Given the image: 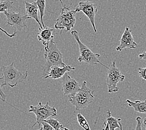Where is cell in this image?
Here are the masks:
<instances>
[{
    "instance_id": "6da1fadb",
    "label": "cell",
    "mask_w": 146,
    "mask_h": 130,
    "mask_svg": "<svg viewBox=\"0 0 146 130\" xmlns=\"http://www.w3.org/2000/svg\"><path fill=\"white\" fill-rule=\"evenodd\" d=\"M44 58L46 62L42 66V78H45L48 75L50 69L53 66H62L64 67L66 65L63 62V55L57 47L54 39L49 43L47 47H44Z\"/></svg>"
},
{
    "instance_id": "7a4b0ae2",
    "label": "cell",
    "mask_w": 146,
    "mask_h": 130,
    "mask_svg": "<svg viewBox=\"0 0 146 130\" xmlns=\"http://www.w3.org/2000/svg\"><path fill=\"white\" fill-rule=\"evenodd\" d=\"M94 91L87 86L86 81H83L80 89L71 96H69V101L75 106L76 110H81L88 107L94 99Z\"/></svg>"
},
{
    "instance_id": "3957f363",
    "label": "cell",
    "mask_w": 146,
    "mask_h": 130,
    "mask_svg": "<svg viewBox=\"0 0 146 130\" xmlns=\"http://www.w3.org/2000/svg\"><path fill=\"white\" fill-rule=\"evenodd\" d=\"M0 71L4 78L5 85L11 88L17 86L19 83L24 82L28 76V71L23 73L19 69H16L14 66V62L10 65L1 66Z\"/></svg>"
},
{
    "instance_id": "277c9868",
    "label": "cell",
    "mask_w": 146,
    "mask_h": 130,
    "mask_svg": "<svg viewBox=\"0 0 146 130\" xmlns=\"http://www.w3.org/2000/svg\"><path fill=\"white\" fill-rule=\"evenodd\" d=\"M71 35L76 40L78 43V45L79 48V53H80V55H79L78 58L79 62H84L85 63L89 65H94L100 64L102 66H104L105 68L109 69L108 66L104 65L103 63H101L99 60V58L100 57V55L97 54V53H94L92 52L91 50L89 49L87 46L85 45L81 42L79 36V33L74 30V31H71Z\"/></svg>"
},
{
    "instance_id": "5b68a950",
    "label": "cell",
    "mask_w": 146,
    "mask_h": 130,
    "mask_svg": "<svg viewBox=\"0 0 146 130\" xmlns=\"http://www.w3.org/2000/svg\"><path fill=\"white\" fill-rule=\"evenodd\" d=\"M76 13L74 9H71L64 5L61 9L60 15L56 19L54 25L55 29L60 30L61 34L64 29L66 32L70 31L76 24Z\"/></svg>"
},
{
    "instance_id": "8992f818",
    "label": "cell",
    "mask_w": 146,
    "mask_h": 130,
    "mask_svg": "<svg viewBox=\"0 0 146 130\" xmlns=\"http://www.w3.org/2000/svg\"><path fill=\"white\" fill-rule=\"evenodd\" d=\"M29 113H35L36 118V122L32 126V128L34 127L36 125L39 126L41 125L44 120L48 119L52 116H57V110L54 106H50L49 105V103L47 102L46 105L42 104L41 102H39L38 105L30 106L29 108Z\"/></svg>"
},
{
    "instance_id": "52a82bcc",
    "label": "cell",
    "mask_w": 146,
    "mask_h": 130,
    "mask_svg": "<svg viewBox=\"0 0 146 130\" xmlns=\"http://www.w3.org/2000/svg\"><path fill=\"white\" fill-rule=\"evenodd\" d=\"M125 76L122 74L115 65V61L112 62V64L109 68L106 75V83L108 85V93H115L119 91L117 87L118 83L123 81Z\"/></svg>"
},
{
    "instance_id": "ba28073f",
    "label": "cell",
    "mask_w": 146,
    "mask_h": 130,
    "mask_svg": "<svg viewBox=\"0 0 146 130\" xmlns=\"http://www.w3.org/2000/svg\"><path fill=\"white\" fill-rule=\"evenodd\" d=\"M74 10L76 13L79 11L83 12L84 14L89 18L94 32H97L95 25V16L98 13L97 5L88 1H80L78 5L75 8Z\"/></svg>"
},
{
    "instance_id": "9c48e42d",
    "label": "cell",
    "mask_w": 146,
    "mask_h": 130,
    "mask_svg": "<svg viewBox=\"0 0 146 130\" xmlns=\"http://www.w3.org/2000/svg\"><path fill=\"white\" fill-rule=\"evenodd\" d=\"M4 13L7 18L6 24L13 27L15 32L21 31L23 28L27 27L26 21L28 18L26 17V15L12 11H6Z\"/></svg>"
},
{
    "instance_id": "30bf717a",
    "label": "cell",
    "mask_w": 146,
    "mask_h": 130,
    "mask_svg": "<svg viewBox=\"0 0 146 130\" xmlns=\"http://www.w3.org/2000/svg\"><path fill=\"white\" fill-rule=\"evenodd\" d=\"M81 87L79 83L66 73L62 78V90L64 95L71 96L77 93Z\"/></svg>"
},
{
    "instance_id": "8fae6325",
    "label": "cell",
    "mask_w": 146,
    "mask_h": 130,
    "mask_svg": "<svg viewBox=\"0 0 146 130\" xmlns=\"http://www.w3.org/2000/svg\"><path fill=\"white\" fill-rule=\"evenodd\" d=\"M138 45L134 41L131 30L129 27H125L124 32L120 39V44L116 48L118 51H122L125 49H135Z\"/></svg>"
},
{
    "instance_id": "7c38bea8",
    "label": "cell",
    "mask_w": 146,
    "mask_h": 130,
    "mask_svg": "<svg viewBox=\"0 0 146 130\" xmlns=\"http://www.w3.org/2000/svg\"><path fill=\"white\" fill-rule=\"evenodd\" d=\"M75 68L72 67L71 66L66 65L64 67L61 66H53L49 71L48 75L44 78H52L54 79H58L61 78H62L66 73L68 71H74Z\"/></svg>"
},
{
    "instance_id": "4fadbf2b",
    "label": "cell",
    "mask_w": 146,
    "mask_h": 130,
    "mask_svg": "<svg viewBox=\"0 0 146 130\" xmlns=\"http://www.w3.org/2000/svg\"><path fill=\"white\" fill-rule=\"evenodd\" d=\"M54 31V29L49 28L46 26L42 29L39 28V31L38 33V41L41 42L44 47H47L49 43L54 39V36L53 35Z\"/></svg>"
},
{
    "instance_id": "5bb4252c",
    "label": "cell",
    "mask_w": 146,
    "mask_h": 130,
    "mask_svg": "<svg viewBox=\"0 0 146 130\" xmlns=\"http://www.w3.org/2000/svg\"><path fill=\"white\" fill-rule=\"evenodd\" d=\"M26 6V16L28 19H34L35 21L39 25V28L42 29L43 27L41 24V22L39 20L38 12L39 8L38 5L35 1L33 3H29L25 1Z\"/></svg>"
},
{
    "instance_id": "9a60e30c",
    "label": "cell",
    "mask_w": 146,
    "mask_h": 130,
    "mask_svg": "<svg viewBox=\"0 0 146 130\" xmlns=\"http://www.w3.org/2000/svg\"><path fill=\"white\" fill-rule=\"evenodd\" d=\"M129 107H132L136 112L141 113H146V99L144 101L136 100L135 101H131L130 99H126Z\"/></svg>"
},
{
    "instance_id": "2e32d148",
    "label": "cell",
    "mask_w": 146,
    "mask_h": 130,
    "mask_svg": "<svg viewBox=\"0 0 146 130\" xmlns=\"http://www.w3.org/2000/svg\"><path fill=\"white\" fill-rule=\"evenodd\" d=\"M108 117L106 119V123H108L109 126L110 130H115L116 128H120L119 125V121L121 120V118H115L111 116V113L110 110H108L107 111Z\"/></svg>"
},
{
    "instance_id": "e0dca14e",
    "label": "cell",
    "mask_w": 146,
    "mask_h": 130,
    "mask_svg": "<svg viewBox=\"0 0 146 130\" xmlns=\"http://www.w3.org/2000/svg\"><path fill=\"white\" fill-rule=\"evenodd\" d=\"M36 4L38 5V7L39 8V14H40V21L41 22V24L42 27H44L46 26L43 21V17L44 15V10L46 8V0H35Z\"/></svg>"
},
{
    "instance_id": "ac0fdd59",
    "label": "cell",
    "mask_w": 146,
    "mask_h": 130,
    "mask_svg": "<svg viewBox=\"0 0 146 130\" xmlns=\"http://www.w3.org/2000/svg\"><path fill=\"white\" fill-rule=\"evenodd\" d=\"M13 4H14V2L9 0L0 1V13H5L11 11V9L13 8Z\"/></svg>"
},
{
    "instance_id": "d6986e66",
    "label": "cell",
    "mask_w": 146,
    "mask_h": 130,
    "mask_svg": "<svg viewBox=\"0 0 146 130\" xmlns=\"http://www.w3.org/2000/svg\"><path fill=\"white\" fill-rule=\"evenodd\" d=\"M44 122L47 123L48 124L50 125L55 130H60L61 129L64 128V126L62 125L60 121H59V120L57 119L49 118L47 119L44 120Z\"/></svg>"
},
{
    "instance_id": "ffe728a7",
    "label": "cell",
    "mask_w": 146,
    "mask_h": 130,
    "mask_svg": "<svg viewBox=\"0 0 146 130\" xmlns=\"http://www.w3.org/2000/svg\"><path fill=\"white\" fill-rule=\"evenodd\" d=\"M77 119L79 125L84 130H91L90 127H89V125L88 124L87 120H86L84 116L82 115L80 113L77 115Z\"/></svg>"
},
{
    "instance_id": "44dd1931",
    "label": "cell",
    "mask_w": 146,
    "mask_h": 130,
    "mask_svg": "<svg viewBox=\"0 0 146 130\" xmlns=\"http://www.w3.org/2000/svg\"><path fill=\"white\" fill-rule=\"evenodd\" d=\"M6 86L5 83L4 81V78L2 77L0 78V96H1L2 101H6V95L4 93L5 86Z\"/></svg>"
},
{
    "instance_id": "7402d4cb",
    "label": "cell",
    "mask_w": 146,
    "mask_h": 130,
    "mask_svg": "<svg viewBox=\"0 0 146 130\" xmlns=\"http://www.w3.org/2000/svg\"><path fill=\"white\" fill-rule=\"evenodd\" d=\"M138 70L139 76L144 80H146V67L144 68H139Z\"/></svg>"
},
{
    "instance_id": "603a6c76",
    "label": "cell",
    "mask_w": 146,
    "mask_h": 130,
    "mask_svg": "<svg viewBox=\"0 0 146 130\" xmlns=\"http://www.w3.org/2000/svg\"><path fill=\"white\" fill-rule=\"evenodd\" d=\"M136 121H137V125H136V127L135 130H142V126H143V123H142V118L141 117H138L136 118Z\"/></svg>"
},
{
    "instance_id": "cb8c5ba5",
    "label": "cell",
    "mask_w": 146,
    "mask_h": 130,
    "mask_svg": "<svg viewBox=\"0 0 146 130\" xmlns=\"http://www.w3.org/2000/svg\"><path fill=\"white\" fill-rule=\"evenodd\" d=\"M41 125H42V127L40 128L41 130H55L50 125L48 124L47 123L42 122L41 123Z\"/></svg>"
},
{
    "instance_id": "d4e9b609",
    "label": "cell",
    "mask_w": 146,
    "mask_h": 130,
    "mask_svg": "<svg viewBox=\"0 0 146 130\" xmlns=\"http://www.w3.org/2000/svg\"><path fill=\"white\" fill-rule=\"evenodd\" d=\"M0 31H2L3 33H4L6 35H7V36H8V37H9V38L15 37V36H16V32H15L14 33H13V34H11V35L9 34V33H8L7 31H6L5 30H4V29H3L2 28H1V27H0Z\"/></svg>"
},
{
    "instance_id": "484cf974",
    "label": "cell",
    "mask_w": 146,
    "mask_h": 130,
    "mask_svg": "<svg viewBox=\"0 0 146 130\" xmlns=\"http://www.w3.org/2000/svg\"><path fill=\"white\" fill-rule=\"evenodd\" d=\"M139 58L140 59H142V60H145L146 61V51L144 53H141V54L139 55Z\"/></svg>"
},
{
    "instance_id": "4316f807",
    "label": "cell",
    "mask_w": 146,
    "mask_h": 130,
    "mask_svg": "<svg viewBox=\"0 0 146 130\" xmlns=\"http://www.w3.org/2000/svg\"><path fill=\"white\" fill-rule=\"evenodd\" d=\"M104 124L105 127H104V128L103 129V130H110V129H109V125L107 123H106V122H104Z\"/></svg>"
},
{
    "instance_id": "83f0119b",
    "label": "cell",
    "mask_w": 146,
    "mask_h": 130,
    "mask_svg": "<svg viewBox=\"0 0 146 130\" xmlns=\"http://www.w3.org/2000/svg\"><path fill=\"white\" fill-rule=\"evenodd\" d=\"M143 126H144L145 128V130H146V118H144V121H143Z\"/></svg>"
},
{
    "instance_id": "f1b7e54d",
    "label": "cell",
    "mask_w": 146,
    "mask_h": 130,
    "mask_svg": "<svg viewBox=\"0 0 146 130\" xmlns=\"http://www.w3.org/2000/svg\"><path fill=\"white\" fill-rule=\"evenodd\" d=\"M122 120V119H121ZM121 120L119 121V125H120V130H122V124H121Z\"/></svg>"
},
{
    "instance_id": "f546056e",
    "label": "cell",
    "mask_w": 146,
    "mask_h": 130,
    "mask_svg": "<svg viewBox=\"0 0 146 130\" xmlns=\"http://www.w3.org/2000/svg\"><path fill=\"white\" fill-rule=\"evenodd\" d=\"M60 130H69L68 128H62V129H61Z\"/></svg>"
},
{
    "instance_id": "4dcf8cb0",
    "label": "cell",
    "mask_w": 146,
    "mask_h": 130,
    "mask_svg": "<svg viewBox=\"0 0 146 130\" xmlns=\"http://www.w3.org/2000/svg\"><path fill=\"white\" fill-rule=\"evenodd\" d=\"M58 1H60V3H61V5H62V6H64V4H63V2H62V0H58Z\"/></svg>"
},
{
    "instance_id": "1f68e13d",
    "label": "cell",
    "mask_w": 146,
    "mask_h": 130,
    "mask_svg": "<svg viewBox=\"0 0 146 130\" xmlns=\"http://www.w3.org/2000/svg\"><path fill=\"white\" fill-rule=\"evenodd\" d=\"M37 130H41V128H39V129H37Z\"/></svg>"
}]
</instances>
